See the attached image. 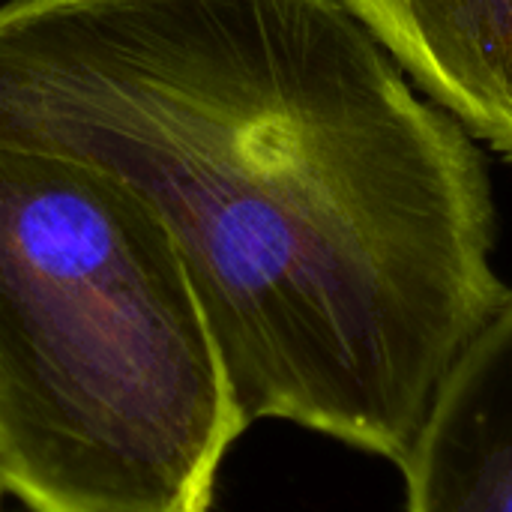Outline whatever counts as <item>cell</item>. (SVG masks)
I'll use <instances>...</instances> for the list:
<instances>
[{
  "mask_svg": "<svg viewBox=\"0 0 512 512\" xmlns=\"http://www.w3.org/2000/svg\"><path fill=\"white\" fill-rule=\"evenodd\" d=\"M0 144L162 219L243 429L399 468L510 291L477 147L342 0H6Z\"/></svg>",
  "mask_w": 512,
  "mask_h": 512,
  "instance_id": "1",
  "label": "cell"
},
{
  "mask_svg": "<svg viewBox=\"0 0 512 512\" xmlns=\"http://www.w3.org/2000/svg\"><path fill=\"white\" fill-rule=\"evenodd\" d=\"M180 252L117 177L0 144V459L30 512H210L243 435Z\"/></svg>",
  "mask_w": 512,
  "mask_h": 512,
  "instance_id": "2",
  "label": "cell"
},
{
  "mask_svg": "<svg viewBox=\"0 0 512 512\" xmlns=\"http://www.w3.org/2000/svg\"><path fill=\"white\" fill-rule=\"evenodd\" d=\"M399 468L408 512H512V291L450 366Z\"/></svg>",
  "mask_w": 512,
  "mask_h": 512,
  "instance_id": "3",
  "label": "cell"
},
{
  "mask_svg": "<svg viewBox=\"0 0 512 512\" xmlns=\"http://www.w3.org/2000/svg\"><path fill=\"white\" fill-rule=\"evenodd\" d=\"M462 126L512 162V0H342Z\"/></svg>",
  "mask_w": 512,
  "mask_h": 512,
  "instance_id": "4",
  "label": "cell"
},
{
  "mask_svg": "<svg viewBox=\"0 0 512 512\" xmlns=\"http://www.w3.org/2000/svg\"><path fill=\"white\" fill-rule=\"evenodd\" d=\"M9 495V486H6V471H3V459H0V512H3V498Z\"/></svg>",
  "mask_w": 512,
  "mask_h": 512,
  "instance_id": "5",
  "label": "cell"
}]
</instances>
